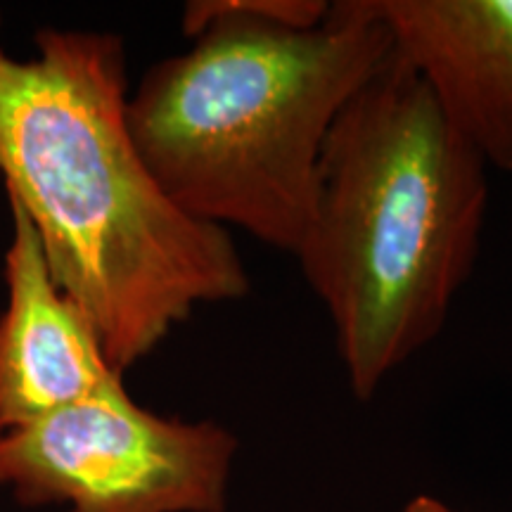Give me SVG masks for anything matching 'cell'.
<instances>
[{"label":"cell","instance_id":"6da1fadb","mask_svg":"<svg viewBox=\"0 0 512 512\" xmlns=\"http://www.w3.org/2000/svg\"><path fill=\"white\" fill-rule=\"evenodd\" d=\"M38 55L0 48V176L50 275L124 375L202 304L247 297L226 228L166 195L126 121L117 34L41 29Z\"/></svg>","mask_w":512,"mask_h":512},{"label":"cell","instance_id":"7a4b0ae2","mask_svg":"<svg viewBox=\"0 0 512 512\" xmlns=\"http://www.w3.org/2000/svg\"><path fill=\"white\" fill-rule=\"evenodd\" d=\"M190 50L147 69L126 121L147 169L183 211L297 252L337 114L392 55L366 0L330 3L316 29L256 22L226 0L183 12Z\"/></svg>","mask_w":512,"mask_h":512},{"label":"cell","instance_id":"3957f363","mask_svg":"<svg viewBox=\"0 0 512 512\" xmlns=\"http://www.w3.org/2000/svg\"><path fill=\"white\" fill-rule=\"evenodd\" d=\"M486 202L484 159L392 50L330 128L294 252L361 401L444 328L475 268Z\"/></svg>","mask_w":512,"mask_h":512},{"label":"cell","instance_id":"277c9868","mask_svg":"<svg viewBox=\"0 0 512 512\" xmlns=\"http://www.w3.org/2000/svg\"><path fill=\"white\" fill-rule=\"evenodd\" d=\"M235 451L226 427L162 418L121 387L0 434V489L64 512H226Z\"/></svg>","mask_w":512,"mask_h":512},{"label":"cell","instance_id":"5b68a950","mask_svg":"<svg viewBox=\"0 0 512 512\" xmlns=\"http://www.w3.org/2000/svg\"><path fill=\"white\" fill-rule=\"evenodd\" d=\"M486 166L512 174V0H366Z\"/></svg>","mask_w":512,"mask_h":512},{"label":"cell","instance_id":"8992f818","mask_svg":"<svg viewBox=\"0 0 512 512\" xmlns=\"http://www.w3.org/2000/svg\"><path fill=\"white\" fill-rule=\"evenodd\" d=\"M10 209L8 309L0 318V434L124 387L91 325L50 275L29 216L12 200Z\"/></svg>","mask_w":512,"mask_h":512},{"label":"cell","instance_id":"52a82bcc","mask_svg":"<svg viewBox=\"0 0 512 512\" xmlns=\"http://www.w3.org/2000/svg\"><path fill=\"white\" fill-rule=\"evenodd\" d=\"M406 512H453V510L446 508V505L437 501V498L418 496L406 505Z\"/></svg>","mask_w":512,"mask_h":512}]
</instances>
